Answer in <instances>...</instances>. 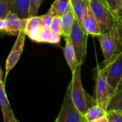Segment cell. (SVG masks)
<instances>
[{"mask_svg":"<svg viewBox=\"0 0 122 122\" xmlns=\"http://www.w3.org/2000/svg\"><path fill=\"white\" fill-rule=\"evenodd\" d=\"M72 74V80L69 84L71 98L78 110L82 114H84L90 106L96 103V101L86 92L83 87L81 81V66H78Z\"/></svg>","mask_w":122,"mask_h":122,"instance_id":"obj_1","label":"cell"},{"mask_svg":"<svg viewBox=\"0 0 122 122\" xmlns=\"http://www.w3.org/2000/svg\"><path fill=\"white\" fill-rule=\"evenodd\" d=\"M98 40L104 57L103 66L116 55L122 52V39L116 22L107 32L96 37Z\"/></svg>","mask_w":122,"mask_h":122,"instance_id":"obj_2","label":"cell"},{"mask_svg":"<svg viewBox=\"0 0 122 122\" xmlns=\"http://www.w3.org/2000/svg\"><path fill=\"white\" fill-rule=\"evenodd\" d=\"M88 36L83 27L75 18L69 37L75 51L78 66H82L86 60Z\"/></svg>","mask_w":122,"mask_h":122,"instance_id":"obj_3","label":"cell"},{"mask_svg":"<svg viewBox=\"0 0 122 122\" xmlns=\"http://www.w3.org/2000/svg\"><path fill=\"white\" fill-rule=\"evenodd\" d=\"M95 92L96 104L106 111L110 100L115 93V90L108 83L105 70L98 65L97 66Z\"/></svg>","mask_w":122,"mask_h":122,"instance_id":"obj_4","label":"cell"},{"mask_svg":"<svg viewBox=\"0 0 122 122\" xmlns=\"http://www.w3.org/2000/svg\"><path fill=\"white\" fill-rule=\"evenodd\" d=\"M90 7L98 23L101 33L108 31L116 20L103 0H89Z\"/></svg>","mask_w":122,"mask_h":122,"instance_id":"obj_5","label":"cell"},{"mask_svg":"<svg viewBox=\"0 0 122 122\" xmlns=\"http://www.w3.org/2000/svg\"><path fill=\"white\" fill-rule=\"evenodd\" d=\"M56 121L57 122H86L83 114L78 110L73 102L69 86Z\"/></svg>","mask_w":122,"mask_h":122,"instance_id":"obj_6","label":"cell"},{"mask_svg":"<svg viewBox=\"0 0 122 122\" xmlns=\"http://www.w3.org/2000/svg\"><path fill=\"white\" fill-rule=\"evenodd\" d=\"M103 68L106 73L108 83L116 91L122 78V52L114 56Z\"/></svg>","mask_w":122,"mask_h":122,"instance_id":"obj_7","label":"cell"},{"mask_svg":"<svg viewBox=\"0 0 122 122\" xmlns=\"http://www.w3.org/2000/svg\"><path fill=\"white\" fill-rule=\"evenodd\" d=\"M25 33L24 30H21L18 35L17 38L15 41V43L14 46L12 47L10 55H8L7 60H6V75L4 81V83H5V81L7 80V77L10 72V71L15 66V65L19 61L20 56L22 53L24 45H25Z\"/></svg>","mask_w":122,"mask_h":122,"instance_id":"obj_8","label":"cell"},{"mask_svg":"<svg viewBox=\"0 0 122 122\" xmlns=\"http://www.w3.org/2000/svg\"><path fill=\"white\" fill-rule=\"evenodd\" d=\"M42 27L40 16L36 15L27 18L24 31L25 35H27L32 41L41 42L40 32Z\"/></svg>","mask_w":122,"mask_h":122,"instance_id":"obj_9","label":"cell"},{"mask_svg":"<svg viewBox=\"0 0 122 122\" xmlns=\"http://www.w3.org/2000/svg\"><path fill=\"white\" fill-rule=\"evenodd\" d=\"M5 19L7 24L5 32L11 35H18L21 30H24L27 20L21 19L12 12H10Z\"/></svg>","mask_w":122,"mask_h":122,"instance_id":"obj_10","label":"cell"},{"mask_svg":"<svg viewBox=\"0 0 122 122\" xmlns=\"http://www.w3.org/2000/svg\"><path fill=\"white\" fill-rule=\"evenodd\" d=\"M5 83H0V106L2 108L4 122H19L11 108L10 102L8 101L6 92H5Z\"/></svg>","mask_w":122,"mask_h":122,"instance_id":"obj_11","label":"cell"},{"mask_svg":"<svg viewBox=\"0 0 122 122\" xmlns=\"http://www.w3.org/2000/svg\"><path fill=\"white\" fill-rule=\"evenodd\" d=\"M82 25L88 35H91L92 37H97L101 34L100 27L90 7V5L83 20Z\"/></svg>","mask_w":122,"mask_h":122,"instance_id":"obj_12","label":"cell"},{"mask_svg":"<svg viewBox=\"0 0 122 122\" xmlns=\"http://www.w3.org/2000/svg\"><path fill=\"white\" fill-rule=\"evenodd\" d=\"M89 0H71V6L76 20L82 25L83 20L89 6Z\"/></svg>","mask_w":122,"mask_h":122,"instance_id":"obj_13","label":"cell"},{"mask_svg":"<svg viewBox=\"0 0 122 122\" xmlns=\"http://www.w3.org/2000/svg\"><path fill=\"white\" fill-rule=\"evenodd\" d=\"M64 38L66 40V45L63 49L64 55H65V58L66 60V62H67L70 69L71 70V72L73 73L76 70V67L78 66L76 58V55H75V51H74L73 47L72 45V43L71 42L69 36L64 37Z\"/></svg>","mask_w":122,"mask_h":122,"instance_id":"obj_14","label":"cell"},{"mask_svg":"<svg viewBox=\"0 0 122 122\" xmlns=\"http://www.w3.org/2000/svg\"><path fill=\"white\" fill-rule=\"evenodd\" d=\"M30 0H15L11 12L21 19L29 17Z\"/></svg>","mask_w":122,"mask_h":122,"instance_id":"obj_15","label":"cell"},{"mask_svg":"<svg viewBox=\"0 0 122 122\" xmlns=\"http://www.w3.org/2000/svg\"><path fill=\"white\" fill-rule=\"evenodd\" d=\"M106 111L96 103L87 109L86 113L83 114V116L86 122H93L106 116Z\"/></svg>","mask_w":122,"mask_h":122,"instance_id":"obj_16","label":"cell"},{"mask_svg":"<svg viewBox=\"0 0 122 122\" xmlns=\"http://www.w3.org/2000/svg\"><path fill=\"white\" fill-rule=\"evenodd\" d=\"M71 8V0H55L48 12L54 16L57 15L61 17Z\"/></svg>","mask_w":122,"mask_h":122,"instance_id":"obj_17","label":"cell"},{"mask_svg":"<svg viewBox=\"0 0 122 122\" xmlns=\"http://www.w3.org/2000/svg\"><path fill=\"white\" fill-rule=\"evenodd\" d=\"M75 17L72 9L71 8L66 12H65L61 16V20H62V35L64 37L69 36L73 23L74 21Z\"/></svg>","mask_w":122,"mask_h":122,"instance_id":"obj_18","label":"cell"},{"mask_svg":"<svg viewBox=\"0 0 122 122\" xmlns=\"http://www.w3.org/2000/svg\"><path fill=\"white\" fill-rule=\"evenodd\" d=\"M106 111H115L122 114V89L115 92L113 95Z\"/></svg>","mask_w":122,"mask_h":122,"instance_id":"obj_19","label":"cell"},{"mask_svg":"<svg viewBox=\"0 0 122 122\" xmlns=\"http://www.w3.org/2000/svg\"><path fill=\"white\" fill-rule=\"evenodd\" d=\"M116 21L122 14V0H103Z\"/></svg>","mask_w":122,"mask_h":122,"instance_id":"obj_20","label":"cell"},{"mask_svg":"<svg viewBox=\"0 0 122 122\" xmlns=\"http://www.w3.org/2000/svg\"><path fill=\"white\" fill-rule=\"evenodd\" d=\"M15 0H0V19H5L11 12Z\"/></svg>","mask_w":122,"mask_h":122,"instance_id":"obj_21","label":"cell"},{"mask_svg":"<svg viewBox=\"0 0 122 122\" xmlns=\"http://www.w3.org/2000/svg\"><path fill=\"white\" fill-rule=\"evenodd\" d=\"M50 27L52 32H58L62 35V20H61V17L57 15L54 16L52 22Z\"/></svg>","mask_w":122,"mask_h":122,"instance_id":"obj_22","label":"cell"},{"mask_svg":"<svg viewBox=\"0 0 122 122\" xmlns=\"http://www.w3.org/2000/svg\"><path fill=\"white\" fill-rule=\"evenodd\" d=\"M44 0H30V5L29 10V17L32 16H36L39 11L41 4Z\"/></svg>","mask_w":122,"mask_h":122,"instance_id":"obj_23","label":"cell"},{"mask_svg":"<svg viewBox=\"0 0 122 122\" xmlns=\"http://www.w3.org/2000/svg\"><path fill=\"white\" fill-rule=\"evenodd\" d=\"M52 30L50 27H42L40 32V40L41 42L49 43Z\"/></svg>","mask_w":122,"mask_h":122,"instance_id":"obj_24","label":"cell"},{"mask_svg":"<svg viewBox=\"0 0 122 122\" xmlns=\"http://www.w3.org/2000/svg\"><path fill=\"white\" fill-rule=\"evenodd\" d=\"M106 118L108 122H122V114L115 111H106Z\"/></svg>","mask_w":122,"mask_h":122,"instance_id":"obj_25","label":"cell"},{"mask_svg":"<svg viewBox=\"0 0 122 122\" xmlns=\"http://www.w3.org/2000/svg\"><path fill=\"white\" fill-rule=\"evenodd\" d=\"M53 17H54V15L49 12L47 14L40 16L42 27H50L52 22Z\"/></svg>","mask_w":122,"mask_h":122,"instance_id":"obj_26","label":"cell"},{"mask_svg":"<svg viewBox=\"0 0 122 122\" xmlns=\"http://www.w3.org/2000/svg\"><path fill=\"white\" fill-rule=\"evenodd\" d=\"M61 36H62L61 34L52 31L50 38L49 40V43H50V44H58L60 41Z\"/></svg>","mask_w":122,"mask_h":122,"instance_id":"obj_27","label":"cell"},{"mask_svg":"<svg viewBox=\"0 0 122 122\" xmlns=\"http://www.w3.org/2000/svg\"><path fill=\"white\" fill-rule=\"evenodd\" d=\"M116 24L118 30L119 32V34L121 37V39H122V14L118 17V19L116 21Z\"/></svg>","mask_w":122,"mask_h":122,"instance_id":"obj_28","label":"cell"},{"mask_svg":"<svg viewBox=\"0 0 122 122\" xmlns=\"http://www.w3.org/2000/svg\"><path fill=\"white\" fill-rule=\"evenodd\" d=\"M7 25V24L5 19H0V31H5Z\"/></svg>","mask_w":122,"mask_h":122,"instance_id":"obj_29","label":"cell"},{"mask_svg":"<svg viewBox=\"0 0 122 122\" xmlns=\"http://www.w3.org/2000/svg\"><path fill=\"white\" fill-rule=\"evenodd\" d=\"M93 122H108V121L106 116H104V117H103V118H101L100 119H98V120H96V121H95Z\"/></svg>","mask_w":122,"mask_h":122,"instance_id":"obj_30","label":"cell"},{"mask_svg":"<svg viewBox=\"0 0 122 122\" xmlns=\"http://www.w3.org/2000/svg\"><path fill=\"white\" fill-rule=\"evenodd\" d=\"M121 89H122V78H121V81H120L119 84L118 85V86H117L116 90V91H115V92L118 91H120V90H121Z\"/></svg>","mask_w":122,"mask_h":122,"instance_id":"obj_31","label":"cell"},{"mask_svg":"<svg viewBox=\"0 0 122 122\" xmlns=\"http://www.w3.org/2000/svg\"><path fill=\"white\" fill-rule=\"evenodd\" d=\"M3 83V81H2V71L1 67H0V83Z\"/></svg>","mask_w":122,"mask_h":122,"instance_id":"obj_32","label":"cell"},{"mask_svg":"<svg viewBox=\"0 0 122 122\" xmlns=\"http://www.w3.org/2000/svg\"><path fill=\"white\" fill-rule=\"evenodd\" d=\"M54 122H57V121H56V120H55V121H54Z\"/></svg>","mask_w":122,"mask_h":122,"instance_id":"obj_33","label":"cell"}]
</instances>
